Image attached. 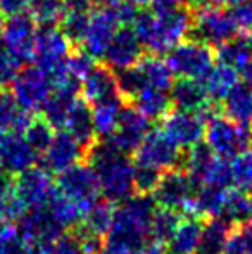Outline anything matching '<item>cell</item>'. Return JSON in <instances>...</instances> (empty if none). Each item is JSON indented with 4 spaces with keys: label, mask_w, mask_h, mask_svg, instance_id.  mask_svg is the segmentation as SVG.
Listing matches in <instances>:
<instances>
[{
    "label": "cell",
    "mask_w": 252,
    "mask_h": 254,
    "mask_svg": "<svg viewBox=\"0 0 252 254\" xmlns=\"http://www.w3.org/2000/svg\"><path fill=\"white\" fill-rule=\"evenodd\" d=\"M157 204L152 195L135 194L112 211L107 246L126 254L138 253L151 239V223Z\"/></svg>",
    "instance_id": "cell-1"
},
{
    "label": "cell",
    "mask_w": 252,
    "mask_h": 254,
    "mask_svg": "<svg viewBox=\"0 0 252 254\" xmlns=\"http://www.w3.org/2000/svg\"><path fill=\"white\" fill-rule=\"evenodd\" d=\"M194 12L187 7L169 10H142L133 23V31L142 47L151 56H162L189 38Z\"/></svg>",
    "instance_id": "cell-2"
},
{
    "label": "cell",
    "mask_w": 252,
    "mask_h": 254,
    "mask_svg": "<svg viewBox=\"0 0 252 254\" xmlns=\"http://www.w3.org/2000/svg\"><path fill=\"white\" fill-rule=\"evenodd\" d=\"M97 177L101 194L109 202H123L135 192V161L114 147L109 140H97L85 154Z\"/></svg>",
    "instance_id": "cell-3"
},
{
    "label": "cell",
    "mask_w": 252,
    "mask_h": 254,
    "mask_svg": "<svg viewBox=\"0 0 252 254\" xmlns=\"http://www.w3.org/2000/svg\"><path fill=\"white\" fill-rule=\"evenodd\" d=\"M205 123V144L214 156L228 161L235 159L239 154L249 149L252 137L247 127H242L221 114H214Z\"/></svg>",
    "instance_id": "cell-4"
},
{
    "label": "cell",
    "mask_w": 252,
    "mask_h": 254,
    "mask_svg": "<svg viewBox=\"0 0 252 254\" xmlns=\"http://www.w3.org/2000/svg\"><path fill=\"white\" fill-rule=\"evenodd\" d=\"M71 54V42L55 26H40L37 33L33 61L35 66L50 76L52 83L67 73V57Z\"/></svg>",
    "instance_id": "cell-5"
},
{
    "label": "cell",
    "mask_w": 252,
    "mask_h": 254,
    "mask_svg": "<svg viewBox=\"0 0 252 254\" xmlns=\"http://www.w3.org/2000/svg\"><path fill=\"white\" fill-rule=\"evenodd\" d=\"M192 12H194V23L190 28L189 40L205 44L209 47L211 45L219 47L225 42L235 38L239 33L230 12L221 7L204 5Z\"/></svg>",
    "instance_id": "cell-6"
},
{
    "label": "cell",
    "mask_w": 252,
    "mask_h": 254,
    "mask_svg": "<svg viewBox=\"0 0 252 254\" xmlns=\"http://www.w3.org/2000/svg\"><path fill=\"white\" fill-rule=\"evenodd\" d=\"M166 63L173 74L202 81L214 66V52L209 45L187 38L168 52Z\"/></svg>",
    "instance_id": "cell-7"
},
{
    "label": "cell",
    "mask_w": 252,
    "mask_h": 254,
    "mask_svg": "<svg viewBox=\"0 0 252 254\" xmlns=\"http://www.w3.org/2000/svg\"><path fill=\"white\" fill-rule=\"evenodd\" d=\"M135 164L154 168V170L169 171L182 168L183 152L161 128H155L147 133L140 147L135 152Z\"/></svg>",
    "instance_id": "cell-8"
},
{
    "label": "cell",
    "mask_w": 252,
    "mask_h": 254,
    "mask_svg": "<svg viewBox=\"0 0 252 254\" xmlns=\"http://www.w3.org/2000/svg\"><path fill=\"white\" fill-rule=\"evenodd\" d=\"M55 189L71 201L78 202L85 211H88L99 201L101 187L97 177L88 163H76L57 175Z\"/></svg>",
    "instance_id": "cell-9"
},
{
    "label": "cell",
    "mask_w": 252,
    "mask_h": 254,
    "mask_svg": "<svg viewBox=\"0 0 252 254\" xmlns=\"http://www.w3.org/2000/svg\"><path fill=\"white\" fill-rule=\"evenodd\" d=\"M54 85L47 73L35 67H24L12 80V97L28 113L42 111L50 97Z\"/></svg>",
    "instance_id": "cell-10"
},
{
    "label": "cell",
    "mask_w": 252,
    "mask_h": 254,
    "mask_svg": "<svg viewBox=\"0 0 252 254\" xmlns=\"http://www.w3.org/2000/svg\"><path fill=\"white\" fill-rule=\"evenodd\" d=\"M38 26L30 14H17L7 17L2 26V42L7 52L17 61V64H26L33 61L35 44H37Z\"/></svg>",
    "instance_id": "cell-11"
},
{
    "label": "cell",
    "mask_w": 252,
    "mask_h": 254,
    "mask_svg": "<svg viewBox=\"0 0 252 254\" xmlns=\"http://www.w3.org/2000/svg\"><path fill=\"white\" fill-rule=\"evenodd\" d=\"M55 185L45 168L33 166L17 175L12 185V194L26 211L45 207Z\"/></svg>",
    "instance_id": "cell-12"
},
{
    "label": "cell",
    "mask_w": 252,
    "mask_h": 254,
    "mask_svg": "<svg viewBox=\"0 0 252 254\" xmlns=\"http://www.w3.org/2000/svg\"><path fill=\"white\" fill-rule=\"evenodd\" d=\"M195 185L192 182L185 170L175 168V170L164 171L161 175L157 189L154 190L152 197L159 207H168V209L178 211L183 214L185 207L195 195Z\"/></svg>",
    "instance_id": "cell-13"
},
{
    "label": "cell",
    "mask_w": 252,
    "mask_h": 254,
    "mask_svg": "<svg viewBox=\"0 0 252 254\" xmlns=\"http://www.w3.org/2000/svg\"><path fill=\"white\" fill-rule=\"evenodd\" d=\"M161 130L178 145L180 149H192L201 144L205 133V120L197 113L187 111H169L162 118Z\"/></svg>",
    "instance_id": "cell-14"
},
{
    "label": "cell",
    "mask_w": 252,
    "mask_h": 254,
    "mask_svg": "<svg viewBox=\"0 0 252 254\" xmlns=\"http://www.w3.org/2000/svg\"><path fill=\"white\" fill-rule=\"evenodd\" d=\"M151 131L149 127V120L145 116H142L131 102H126L123 107L121 120H119L118 130L114 131L111 138H107L118 151L123 154H131L137 152V149L140 147V144L144 142V138L147 137V133Z\"/></svg>",
    "instance_id": "cell-15"
},
{
    "label": "cell",
    "mask_w": 252,
    "mask_h": 254,
    "mask_svg": "<svg viewBox=\"0 0 252 254\" xmlns=\"http://www.w3.org/2000/svg\"><path fill=\"white\" fill-rule=\"evenodd\" d=\"M24 244H47L54 246L62 237L64 230L54 221L47 207L26 211L19 218L17 227Z\"/></svg>",
    "instance_id": "cell-16"
},
{
    "label": "cell",
    "mask_w": 252,
    "mask_h": 254,
    "mask_svg": "<svg viewBox=\"0 0 252 254\" xmlns=\"http://www.w3.org/2000/svg\"><path fill=\"white\" fill-rule=\"evenodd\" d=\"M119 30V24L116 23L114 16L107 7L92 12L90 23H88L87 33L83 38L85 52L94 59H104L112 37Z\"/></svg>",
    "instance_id": "cell-17"
},
{
    "label": "cell",
    "mask_w": 252,
    "mask_h": 254,
    "mask_svg": "<svg viewBox=\"0 0 252 254\" xmlns=\"http://www.w3.org/2000/svg\"><path fill=\"white\" fill-rule=\"evenodd\" d=\"M104 57L107 61V66L118 73V71L135 66L144 57V47L131 28L121 26L112 37L111 45Z\"/></svg>",
    "instance_id": "cell-18"
},
{
    "label": "cell",
    "mask_w": 252,
    "mask_h": 254,
    "mask_svg": "<svg viewBox=\"0 0 252 254\" xmlns=\"http://www.w3.org/2000/svg\"><path fill=\"white\" fill-rule=\"evenodd\" d=\"M85 149L71 137L67 131H57L52 138L50 145L44 152V168L50 173H61V171L71 168L73 164L80 163L81 157H85Z\"/></svg>",
    "instance_id": "cell-19"
},
{
    "label": "cell",
    "mask_w": 252,
    "mask_h": 254,
    "mask_svg": "<svg viewBox=\"0 0 252 254\" xmlns=\"http://www.w3.org/2000/svg\"><path fill=\"white\" fill-rule=\"evenodd\" d=\"M81 94L88 104H101L121 97L118 85V73L107 64L95 66L81 81Z\"/></svg>",
    "instance_id": "cell-20"
},
{
    "label": "cell",
    "mask_w": 252,
    "mask_h": 254,
    "mask_svg": "<svg viewBox=\"0 0 252 254\" xmlns=\"http://www.w3.org/2000/svg\"><path fill=\"white\" fill-rule=\"evenodd\" d=\"M38 154L19 133H3L2 171L5 175H19L35 166Z\"/></svg>",
    "instance_id": "cell-21"
},
{
    "label": "cell",
    "mask_w": 252,
    "mask_h": 254,
    "mask_svg": "<svg viewBox=\"0 0 252 254\" xmlns=\"http://www.w3.org/2000/svg\"><path fill=\"white\" fill-rule=\"evenodd\" d=\"M169 101L176 111L197 114H201L212 104L202 81L189 80V78H180L178 81L173 83L171 90H169Z\"/></svg>",
    "instance_id": "cell-22"
},
{
    "label": "cell",
    "mask_w": 252,
    "mask_h": 254,
    "mask_svg": "<svg viewBox=\"0 0 252 254\" xmlns=\"http://www.w3.org/2000/svg\"><path fill=\"white\" fill-rule=\"evenodd\" d=\"M66 131L85 149V152L97 142V133L92 120V109L85 99H78L73 102L64 125Z\"/></svg>",
    "instance_id": "cell-23"
},
{
    "label": "cell",
    "mask_w": 252,
    "mask_h": 254,
    "mask_svg": "<svg viewBox=\"0 0 252 254\" xmlns=\"http://www.w3.org/2000/svg\"><path fill=\"white\" fill-rule=\"evenodd\" d=\"M223 113L235 123L249 128L252 125V87L246 81L237 83L223 99Z\"/></svg>",
    "instance_id": "cell-24"
},
{
    "label": "cell",
    "mask_w": 252,
    "mask_h": 254,
    "mask_svg": "<svg viewBox=\"0 0 252 254\" xmlns=\"http://www.w3.org/2000/svg\"><path fill=\"white\" fill-rule=\"evenodd\" d=\"M204 221L201 218L183 216L180 225L176 227L175 234L166 242L168 254H195L199 246V239L202 234Z\"/></svg>",
    "instance_id": "cell-25"
},
{
    "label": "cell",
    "mask_w": 252,
    "mask_h": 254,
    "mask_svg": "<svg viewBox=\"0 0 252 254\" xmlns=\"http://www.w3.org/2000/svg\"><path fill=\"white\" fill-rule=\"evenodd\" d=\"M233 225L223 218H209L204 221L195 254H225Z\"/></svg>",
    "instance_id": "cell-26"
},
{
    "label": "cell",
    "mask_w": 252,
    "mask_h": 254,
    "mask_svg": "<svg viewBox=\"0 0 252 254\" xmlns=\"http://www.w3.org/2000/svg\"><path fill=\"white\" fill-rule=\"evenodd\" d=\"M125 104H126L125 99L118 97L101 104H95L92 107V120H94V128H95V133H97V138L107 140V138H111L114 135V131L118 130Z\"/></svg>",
    "instance_id": "cell-27"
},
{
    "label": "cell",
    "mask_w": 252,
    "mask_h": 254,
    "mask_svg": "<svg viewBox=\"0 0 252 254\" xmlns=\"http://www.w3.org/2000/svg\"><path fill=\"white\" fill-rule=\"evenodd\" d=\"M47 211L50 213V216L54 218V221L62 228V230H71V228H76L81 223L85 213L87 211L80 206L78 202L71 201L69 197H66L64 194L55 189L52 192L50 199L47 202Z\"/></svg>",
    "instance_id": "cell-28"
},
{
    "label": "cell",
    "mask_w": 252,
    "mask_h": 254,
    "mask_svg": "<svg viewBox=\"0 0 252 254\" xmlns=\"http://www.w3.org/2000/svg\"><path fill=\"white\" fill-rule=\"evenodd\" d=\"M31 113L24 111L12 94L0 92V131L3 133H24L31 125Z\"/></svg>",
    "instance_id": "cell-29"
},
{
    "label": "cell",
    "mask_w": 252,
    "mask_h": 254,
    "mask_svg": "<svg viewBox=\"0 0 252 254\" xmlns=\"http://www.w3.org/2000/svg\"><path fill=\"white\" fill-rule=\"evenodd\" d=\"M137 66L140 67L142 74L145 78L147 87L159 88V90L169 92L175 83V74L169 69L168 63L164 59H161L159 56H144L137 63Z\"/></svg>",
    "instance_id": "cell-30"
},
{
    "label": "cell",
    "mask_w": 252,
    "mask_h": 254,
    "mask_svg": "<svg viewBox=\"0 0 252 254\" xmlns=\"http://www.w3.org/2000/svg\"><path fill=\"white\" fill-rule=\"evenodd\" d=\"M237 83H239L237 71L225 66V64L212 66V69L207 73V76L202 80V85H204L205 92H207L209 99L212 102H221Z\"/></svg>",
    "instance_id": "cell-31"
},
{
    "label": "cell",
    "mask_w": 252,
    "mask_h": 254,
    "mask_svg": "<svg viewBox=\"0 0 252 254\" xmlns=\"http://www.w3.org/2000/svg\"><path fill=\"white\" fill-rule=\"evenodd\" d=\"M169 95L164 90H159V88L147 87L133 99V107L145 116L149 121L151 120H162L166 114L169 113Z\"/></svg>",
    "instance_id": "cell-32"
},
{
    "label": "cell",
    "mask_w": 252,
    "mask_h": 254,
    "mask_svg": "<svg viewBox=\"0 0 252 254\" xmlns=\"http://www.w3.org/2000/svg\"><path fill=\"white\" fill-rule=\"evenodd\" d=\"M216 57L219 64H225L235 71H242L252 59V44L249 37H235L225 42L218 47Z\"/></svg>",
    "instance_id": "cell-33"
},
{
    "label": "cell",
    "mask_w": 252,
    "mask_h": 254,
    "mask_svg": "<svg viewBox=\"0 0 252 254\" xmlns=\"http://www.w3.org/2000/svg\"><path fill=\"white\" fill-rule=\"evenodd\" d=\"M112 211H114L112 202L105 201V199L104 201H97L85 213L83 220L80 223V230L104 239L109 232V227H111Z\"/></svg>",
    "instance_id": "cell-34"
},
{
    "label": "cell",
    "mask_w": 252,
    "mask_h": 254,
    "mask_svg": "<svg viewBox=\"0 0 252 254\" xmlns=\"http://www.w3.org/2000/svg\"><path fill=\"white\" fill-rule=\"evenodd\" d=\"M233 185V173H232V164L226 159L216 156L211 163L207 164L199 180L195 182V189L199 187H216V189H225L228 190Z\"/></svg>",
    "instance_id": "cell-35"
},
{
    "label": "cell",
    "mask_w": 252,
    "mask_h": 254,
    "mask_svg": "<svg viewBox=\"0 0 252 254\" xmlns=\"http://www.w3.org/2000/svg\"><path fill=\"white\" fill-rule=\"evenodd\" d=\"M182 218V213H178V211L157 206L151 223V241L159 242V244H166L171 239V235L175 234Z\"/></svg>",
    "instance_id": "cell-36"
},
{
    "label": "cell",
    "mask_w": 252,
    "mask_h": 254,
    "mask_svg": "<svg viewBox=\"0 0 252 254\" xmlns=\"http://www.w3.org/2000/svg\"><path fill=\"white\" fill-rule=\"evenodd\" d=\"M223 220H226L230 225L237 227V225H242L246 221L251 220V204L247 194H244L239 189H230L226 192L225 206H223L221 216Z\"/></svg>",
    "instance_id": "cell-37"
},
{
    "label": "cell",
    "mask_w": 252,
    "mask_h": 254,
    "mask_svg": "<svg viewBox=\"0 0 252 254\" xmlns=\"http://www.w3.org/2000/svg\"><path fill=\"white\" fill-rule=\"evenodd\" d=\"M90 17H92V10H64V16L61 23H59L61 24L59 30L71 42V45L83 44Z\"/></svg>",
    "instance_id": "cell-38"
},
{
    "label": "cell",
    "mask_w": 252,
    "mask_h": 254,
    "mask_svg": "<svg viewBox=\"0 0 252 254\" xmlns=\"http://www.w3.org/2000/svg\"><path fill=\"white\" fill-rule=\"evenodd\" d=\"M30 16L40 26H54L64 16V0H31Z\"/></svg>",
    "instance_id": "cell-39"
},
{
    "label": "cell",
    "mask_w": 252,
    "mask_h": 254,
    "mask_svg": "<svg viewBox=\"0 0 252 254\" xmlns=\"http://www.w3.org/2000/svg\"><path fill=\"white\" fill-rule=\"evenodd\" d=\"M233 185L244 194H252V149H246L232 163Z\"/></svg>",
    "instance_id": "cell-40"
},
{
    "label": "cell",
    "mask_w": 252,
    "mask_h": 254,
    "mask_svg": "<svg viewBox=\"0 0 252 254\" xmlns=\"http://www.w3.org/2000/svg\"><path fill=\"white\" fill-rule=\"evenodd\" d=\"M24 138L37 154H44L54 138V128L45 120H33L24 131Z\"/></svg>",
    "instance_id": "cell-41"
},
{
    "label": "cell",
    "mask_w": 252,
    "mask_h": 254,
    "mask_svg": "<svg viewBox=\"0 0 252 254\" xmlns=\"http://www.w3.org/2000/svg\"><path fill=\"white\" fill-rule=\"evenodd\" d=\"M161 175H162L161 171L154 170V168L135 164V177H133L135 194L152 195L155 189H157L159 180H161Z\"/></svg>",
    "instance_id": "cell-42"
},
{
    "label": "cell",
    "mask_w": 252,
    "mask_h": 254,
    "mask_svg": "<svg viewBox=\"0 0 252 254\" xmlns=\"http://www.w3.org/2000/svg\"><path fill=\"white\" fill-rule=\"evenodd\" d=\"M66 67H67V73H69L71 76L83 81L85 78H87V74L95 67V59L88 56L85 51L71 52L69 57H67Z\"/></svg>",
    "instance_id": "cell-43"
},
{
    "label": "cell",
    "mask_w": 252,
    "mask_h": 254,
    "mask_svg": "<svg viewBox=\"0 0 252 254\" xmlns=\"http://www.w3.org/2000/svg\"><path fill=\"white\" fill-rule=\"evenodd\" d=\"M0 254H24V242L12 225L0 230Z\"/></svg>",
    "instance_id": "cell-44"
},
{
    "label": "cell",
    "mask_w": 252,
    "mask_h": 254,
    "mask_svg": "<svg viewBox=\"0 0 252 254\" xmlns=\"http://www.w3.org/2000/svg\"><path fill=\"white\" fill-rule=\"evenodd\" d=\"M237 30L252 31V0H240L228 10Z\"/></svg>",
    "instance_id": "cell-45"
},
{
    "label": "cell",
    "mask_w": 252,
    "mask_h": 254,
    "mask_svg": "<svg viewBox=\"0 0 252 254\" xmlns=\"http://www.w3.org/2000/svg\"><path fill=\"white\" fill-rule=\"evenodd\" d=\"M107 9L111 10V14L114 16L116 23H118L119 26H128V24H133L135 19H137V16H138V12H140L137 5L126 2V0H118L116 3L109 5Z\"/></svg>",
    "instance_id": "cell-46"
},
{
    "label": "cell",
    "mask_w": 252,
    "mask_h": 254,
    "mask_svg": "<svg viewBox=\"0 0 252 254\" xmlns=\"http://www.w3.org/2000/svg\"><path fill=\"white\" fill-rule=\"evenodd\" d=\"M17 73H19V64L2 45L0 47V87L12 83V80L16 78Z\"/></svg>",
    "instance_id": "cell-47"
},
{
    "label": "cell",
    "mask_w": 252,
    "mask_h": 254,
    "mask_svg": "<svg viewBox=\"0 0 252 254\" xmlns=\"http://www.w3.org/2000/svg\"><path fill=\"white\" fill-rule=\"evenodd\" d=\"M52 254H88L83 249L81 242L78 241L76 235H62L57 242L54 244Z\"/></svg>",
    "instance_id": "cell-48"
},
{
    "label": "cell",
    "mask_w": 252,
    "mask_h": 254,
    "mask_svg": "<svg viewBox=\"0 0 252 254\" xmlns=\"http://www.w3.org/2000/svg\"><path fill=\"white\" fill-rule=\"evenodd\" d=\"M31 0H0V14L5 17H12L17 14H23L30 9Z\"/></svg>",
    "instance_id": "cell-49"
},
{
    "label": "cell",
    "mask_w": 252,
    "mask_h": 254,
    "mask_svg": "<svg viewBox=\"0 0 252 254\" xmlns=\"http://www.w3.org/2000/svg\"><path fill=\"white\" fill-rule=\"evenodd\" d=\"M237 232V235H239L240 242H242L244 246V251L247 254H252V220L246 221V223L242 225H237V227H233Z\"/></svg>",
    "instance_id": "cell-50"
},
{
    "label": "cell",
    "mask_w": 252,
    "mask_h": 254,
    "mask_svg": "<svg viewBox=\"0 0 252 254\" xmlns=\"http://www.w3.org/2000/svg\"><path fill=\"white\" fill-rule=\"evenodd\" d=\"M154 10H169L176 9V7H185V3L189 0H151Z\"/></svg>",
    "instance_id": "cell-51"
},
{
    "label": "cell",
    "mask_w": 252,
    "mask_h": 254,
    "mask_svg": "<svg viewBox=\"0 0 252 254\" xmlns=\"http://www.w3.org/2000/svg\"><path fill=\"white\" fill-rule=\"evenodd\" d=\"M135 254H168V253H166L164 244H159V242L151 241V242H147L140 251L135 253Z\"/></svg>",
    "instance_id": "cell-52"
},
{
    "label": "cell",
    "mask_w": 252,
    "mask_h": 254,
    "mask_svg": "<svg viewBox=\"0 0 252 254\" xmlns=\"http://www.w3.org/2000/svg\"><path fill=\"white\" fill-rule=\"evenodd\" d=\"M237 2H240V0H202L204 5H212V7H228V5L232 7Z\"/></svg>",
    "instance_id": "cell-53"
},
{
    "label": "cell",
    "mask_w": 252,
    "mask_h": 254,
    "mask_svg": "<svg viewBox=\"0 0 252 254\" xmlns=\"http://www.w3.org/2000/svg\"><path fill=\"white\" fill-rule=\"evenodd\" d=\"M242 74H244V81L252 87V59L247 63V66L242 69Z\"/></svg>",
    "instance_id": "cell-54"
},
{
    "label": "cell",
    "mask_w": 252,
    "mask_h": 254,
    "mask_svg": "<svg viewBox=\"0 0 252 254\" xmlns=\"http://www.w3.org/2000/svg\"><path fill=\"white\" fill-rule=\"evenodd\" d=\"M97 254H126V253L118 251V249H112V248H109V246H105V248H102Z\"/></svg>",
    "instance_id": "cell-55"
},
{
    "label": "cell",
    "mask_w": 252,
    "mask_h": 254,
    "mask_svg": "<svg viewBox=\"0 0 252 254\" xmlns=\"http://www.w3.org/2000/svg\"><path fill=\"white\" fill-rule=\"evenodd\" d=\"M116 2H118V0H92V3H97V5H102V7H109Z\"/></svg>",
    "instance_id": "cell-56"
},
{
    "label": "cell",
    "mask_w": 252,
    "mask_h": 254,
    "mask_svg": "<svg viewBox=\"0 0 252 254\" xmlns=\"http://www.w3.org/2000/svg\"><path fill=\"white\" fill-rule=\"evenodd\" d=\"M126 2H130V3H133V5L140 7V5H145V3H149L151 0H126Z\"/></svg>",
    "instance_id": "cell-57"
},
{
    "label": "cell",
    "mask_w": 252,
    "mask_h": 254,
    "mask_svg": "<svg viewBox=\"0 0 252 254\" xmlns=\"http://www.w3.org/2000/svg\"><path fill=\"white\" fill-rule=\"evenodd\" d=\"M2 140H3V131H0V175L3 173L2 171Z\"/></svg>",
    "instance_id": "cell-58"
},
{
    "label": "cell",
    "mask_w": 252,
    "mask_h": 254,
    "mask_svg": "<svg viewBox=\"0 0 252 254\" xmlns=\"http://www.w3.org/2000/svg\"><path fill=\"white\" fill-rule=\"evenodd\" d=\"M3 45V42H2V26H0V47Z\"/></svg>",
    "instance_id": "cell-59"
},
{
    "label": "cell",
    "mask_w": 252,
    "mask_h": 254,
    "mask_svg": "<svg viewBox=\"0 0 252 254\" xmlns=\"http://www.w3.org/2000/svg\"><path fill=\"white\" fill-rule=\"evenodd\" d=\"M249 204H251V220H252V195L249 197Z\"/></svg>",
    "instance_id": "cell-60"
},
{
    "label": "cell",
    "mask_w": 252,
    "mask_h": 254,
    "mask_svg": "<svg viewBox=\"0 0 252 254\" xmlns=\"http://www.w3.org/2000/svg\"><path fill=\"white\" fill-rule=\"evenodd\" d=\"M249 40H251V44H252V31H251V35H249Z\"/></svg>",
    "instance_id": "cell-61"
}]
</instances>
